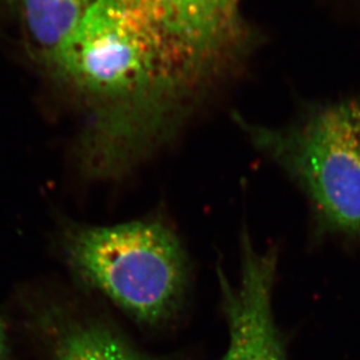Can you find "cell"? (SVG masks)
Masks as SVG:
<instances>
[{
	"label": "cell",
	"instance_id": "obj_1",
	"mask_svg": "<svg viewBox=\"0 0 360 360\" xmlns=\"http://www.w3.org/2000/svg\"><path fill=\"white\" fill-rule=\"evenodd\" d=\"M60 245L74 276L136 324L165 328L186 308L190 257L160 215L115 225L67 222Z\"/></svg>",
	"mask_w": 360,
	"mask_h": 360
},
{
	"label": "cell",
	"instance_id": "obj_2",
	"mask_svg": "<svg viewBox=\"0 0 360 360\" xmlns=\"http://www.w3.org/2000/svg\"><path fill=\"white\" fill-rule=\"evenodd\" d=\"M250 135L301 186L330 227L360 233V100L319 108L288 130L253 128Z\"/></svg>",
	"mask_w": 360,
	"mask_h": 360
},
{
	"label": "cell",
	"instance_id": "obj_3",
	"mask_svg": "<svg viewBox=\"0 0 360 360\" xmlns=\"http://www.w3.org/2000/svg\"><path fill=\"white\" fill-rule=\"evenodd\" d=\"M236 280L219 270L220 303L227 324V347L221 360H288L274 315L277 255L260 250L243 229Z\"/></svg>",
	"mask_w": 360,
	"mask_h": 360
},
{
	"label": "cell",
	"instance_id": "obj_4",
	"mask_svg": "<svg viewBox=\"0 0 360 360\" xmlns=\"http://www.w3.org/2000/svg\"><path fill=\"white\" fill-rule=\"evenodd\" d=\"M149 26L174 84L198 73L231 45L240 0H122Z\"/></svg>",
	"mask_w": 360,
	"mask_h": 360
},
{
	"label": "cell",
	"instance_id": "obj_5",
	"mask_svg": "<svg viewBox=\"0 0 360 360\" xmlns=\"http://www.w3.org/2000/svg\"><path fill=\"white\" fill-rule=\"evenodd\" d=\"M94 0H0V22L39 67L72 34Z\"/></svg>",
	"mask_w": 360,
	"mask_h": 360
},
{
	"label": "cell",
	"instance_id": "obj_6",
	"mask_svg": "<svg viewBox=\"0 0 360 360\" xmlns=\"http://www.w3.org/2000/svg\"><path fill=\"white\" fill-rule=\"evenodd\" d=\"M60 322L53 360H156L103 316L74 314Z\"/></svg>",
	"mask_w": 360,
	"mask_h": 360
},
{
	"label": "cell",
	"instance_id": "obj_7",
	"mask_svg": "<svg viewBox=\"0 0 360 360\" xmlns=\"http://www.w3.org/2000/svg\"><path fill=\"white\" fill-rule=\"evenodd\" d=\"M6 326L4 322L3 317L0 316V360H5V354H6Z\"/></svg>",
	"mask_w": 360,
	"mask_h": 360
}]
</instances>
